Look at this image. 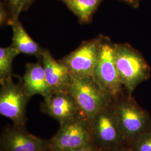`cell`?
I'll return each instance as SVG.
<instances>
[{"label": "cell", "mask_w": 151, "mask_h": 151, "mask_svg": "<svg viewBox=\"0 0 151 151\" xmlns=\"http://www.w3.org/2000/svg\"><path fill=\"white\" fill-rule=\"evenodd\" d=\"M19 54L11 45L0 48V82L12 78V62Z\"/></svg>", "instance_id": "9a60e30c"}, {"label": "cell", "mask_w": 151, "mask_h": 151, "mask_svg": "<svg viewBox=\"0 0 151 151\" xmlns=\"http://www.w3.org/2000/svg\"><path fill=\"white\" fill-rule=\"evenodd\" d=\"M0 84V114L10 119L14 125L25 127L26 109L31 97L24 86L22 78L15 83L11 78Z\"/></svg>", "instance_id": "8992f818"}, {"label": "cell", "mask_w": 151, "mask_h": 151, "mask_svg": "<svg viewBox=\"0 0 151 151\" xmlns=\"http://www.w3.org/2000/svg\"><path fill=\"white\" fill-rule=\"evenodd\" d=\"M133 8H138L140 4L141 0H120Z\"/></svg>", "instance_id": "44dd1931"}, {"label": "cell", "mask_w": 151, "mask_h": 151, "mask_svg": "<svg viewBox=\"0 0 151 151\" xmlns=\"http://www.w3.org/2000/svg\"><path fill=\"white\" fill-rule=\"evenodd\" d=\"M68 92L82 114L90 122L97 114L114 102L93 77H71Z\"/></svg>", "instance_id": "3957f363"}, {"label": "cell", "mask_w": 151, "mask_h": 151, "mask_svg": "<svg viewBox=\"0 0 151 151\" xmlns=\"http://www.w3.org/2000/svg\"><path fill=\"white\" fill-rule=\"evenodd\" d=\"M1 151H2V150H1Z\"/></svg>", "instance_id": "7402d4cb"}, {"label": "cell", "mask_w": 151, "mask_h": 151, "mask_svg": "<svg viewBox=\"0 0 151 151\" xmlns=\"http://www.w3.org/2000/svg\"><path fill=\"white\" fill-rule=\"evenodd\" d=\"M67 151H100L99 149H97V148L93 145H88V146H83V147H81L78 148H76V149H73V150H70Z\"/></svg>", "instance_id": "ffe728a7"}, {"label": "cell", "mask_w": 151, "mask_h": 151, "mask_svg": "<svg viewBox=\"0 0 151 151\" xmlns=\"http://www.w3.org/2000/svg\"><path fill=\"white\" fill-rule=\"evenodd\" d=\"M114 103L90 122L93 145L100 151L127 144L120 130Z\"/></svg>", "instance_id": "52a82bcc"}, {"label": "cell", "mask_w": 151, "mask_h": 151, "mask_svg": "<svg viewBox=\"0 0 151 151\" xmlns=\"http://www.w3.org/2000/svg\"><path fill=\"white\" fill-rule=\"evenodd\" d=\"M103 35L83 42L74 51L60 60L71 77H92L101 50Z\"/></svg>", "instance_id": "ba28073f"}, {"label": "cell", "mask_w": 151, "mask_h": 151, "mask_svg": "<svg viewBox=\"0 0 151 151\" xmlns=\"http://www.w3.org/2000/svg\"><path fill=\"white\" fill-rule=\"evenodd\" d=\"M39 60L37 63H29L26 65L25 71L22 78L24 86L31 97L35 95L44 97L52 93L42 61Z\"/></svg>", "instance_id": "7c38bea8"}, {"label": "cell", "mask_w": 151, "mask_h": 151, "mask_svg": "<svg viewBox=\"0 0 151 151\" xmlns=\"http://www.w3.org/2000/svg\"><path fill=\"white\" fill-rule=\"evenodd\" d=\"M62 2L82 24H89L102 0H58Z\"/></svg>", "instance_id": "5bb4252c"}, {"label": "cell", "mask_w": 151, "mask_h": 151, "mask_svg": "<svg viewBox=\"0 0 151 151\" xmlns=\"http://www.w3.org/2000/svg\"><path fill=\"white\" fill-rule=\"evenodd\" d=\"M9 25L11 26L12 30L11 45L19 53L34 55L40 59L44 48L29 36L19 19L12 20Z\"/></svg>", "instance_id": "4fadbf2b"}, {"label": "cell", "mask_w": 151, "mask_h": 151, "mask_svg": "<svg viewBox=\"0 0 151 151\" xmlns=\"http://www.w3.org/2000/svg\"><path fill=\"white\" fill-rule=\"evenodd\" d=\"M43 98L41 104L42 111L58 121L60 125L82 114L68 92L52 93Z\"/></svg>", "instance_id": "30bf717a"}, {"label": "cell", "mask_w": 151, "mask_h": 151, "mask_svg": "<svg viewBox=\"0 0 151 151\" xmlns=\"http://www.w3.org/2000/svg\"><path fill=\"white\" fill-rule=\"evenodd\" d=\"M34 0H3L10 15V22L19 19L20 14L30 7Z\"/></svg>", "instance_id": "2e32d148"}, {"label": "cell", "mask_w": 151, "mask_h": 151, "mask_svg": "<svg viewBox=\"0 0 151 151\" xmlns=\"http://www.w3.org/2000/svg\"><path fill=\"white\" fill-rule=\"evenodd\" d=\"M114 106L120 130L127 145L151 130V116L132 95L124 93L114 101Z\"/></svg>", "instance_id": "7a4b0ae2"}, {"label": "cell", "mask_w": 151, "mask_h": 151, "mask_svg": "<svg viewBox=\"0 0 151 151\" xmlns=\"http://www.w3.org/2000/svg\"><path fill=\"white\" fill-rule=\"evenodd\" d=\"M10 20V15L9 11L4 2L0 3V25L4 27L6 24L9 25Z\"/></svg>", "instance_id": "ac0fdd59"}, {"label": "cell", "mask_w": 151, "mask_h": 151, "mask_svg": "<svg viewBox=\"0 0 151 151\" xmlns=\"http://www.w3.org/2000/svg\"><path fill=\"white\" fill-rule=\"evenodd\" d=\"M100 151H133L128 145H123L120 146H115L108 149H105Z\"/></svg>", "instance_id": "d6986e66"}, {"label": "cell", "mask_w": 151, "mask_h": 151, "mask_svg": "<svg viewBox=\"0 0 151 151\" xmlns=\"http://www.w3.org/2000/svg\"><path fill=\"white\" fill-rule=\"evenodd\" d=\"M39 60L42 61L52 93L68 92L71 76L65 65L55 60L47 49H44Z\"/></svg>", "instance_id": "8fae6325"}, {"label": "cell", "mask_w": 151, "mask_h": 151, "mask_svg": "<svg viewBox=\"0 0 151 151\" xmlns=\"http://www.w3.org/2000/svg\"><path fill=\"white\" fill-rule=\"evenodd\" d=\"M129 146L133 151H151V130L136 138Z\"/></svg>", "instance_id": "e0dca14e"}, {"label": "cell", "mask_w": 151, "mask_h": 151, "mask_svg": "<svg viewBox=\"0 0 151 151\" xmlns=\"http://www.w3.org/2000/svg\"><path fill=\"white\" fill-rule=\"evenodd\" d=\"M91 145L93 143L90 123L81 114L60 125L57 132L49 139L48 151H67Z\"/></svg>", "instance_id": "5b68a950"}, {"label": "cell", "mask_w": 151, "mask_h": 151, "mask_svg": "<svg viewBox=\"0 0 151 151\" xmlns=\"http://www.w3.org/2000/svg\"><path fill=\"white\" fill-rule=\"evenodd\" d=\"M114 45L110 38L103 35L100 53L92 77L103 91L115 101L125 91L115 64Z\"/></svg>", "instance_id": "277c9868"}, {"label": "cell", "mask_w": 151, "mask_h": 151, "mask_svg": "<svg viewBox=\"0 0 151 151\" xmlns=\"http://www.w3.org/2000/svg\"><path fill=\"white\" fill-rule=\"evenodd\" d=\"M114 56L119 79L128 95L151 77V68L139 52L128 43H114Z\"/></svg>", "instance_id": "6da1fadb"}, {"label": "cell", "mask_w": 151, "mask_h": 151, "mask_svg": "<svg viewBox=\"0 0 151 151\" xmlns=\"http://www.w3.org/2000/svg\"><path fill=\"white\" fill-rule=\"evenodd\" d=\"M0 146L3 151H48L49 140L32 135L25 127L13 125L2 132Z\"/></svg>", "instance_id": "9c48e42d"}]
</instances>
